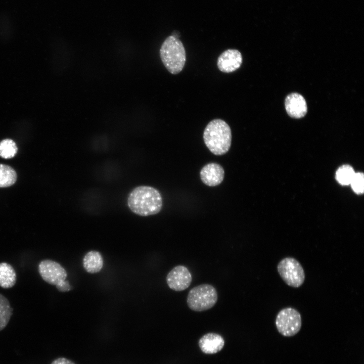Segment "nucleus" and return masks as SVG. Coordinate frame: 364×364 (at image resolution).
I'll use <instances>...</instances> for the list:
<instances>
[{
    "instance_id": "20e7f679",
    "label": "nucleus",
    "mask_w": 364,
    "mask_h": 364,
    "mask_svg": "<svg viewBox=\"0 0 364 364\" xmlns=\"http://www.w3.org/2000/svg\"><path fill=\"white\" fill-rule=\"evenodd\" d=\"M218 300L215 288L211 285L203 284L192 288L187 296L188 307L195 311H204L213 307Z\"/></svg>"
},
{
    "instance_id": "ddd939ff",
    "label": "nucleus",
    "mask_w": 364,
    "mask_h": 364,
    "mask_svg": "<svg viewBox=\"0 0 364 364\" xmlns=\"http://www.w3.org/2000/svg\"><path fill=\"white\" fill-rule=\"evenodd\" d=\"M103 260L101 254L96 251L87 252L83 259V266L89 273L95 274L99 272L102 268Z\"/></svg>"
},
{
    "instance_id": "a211bd4d",
    "label": "nucleus",
    "mask_w": 364,
    "mask_h": 364,
    "mask_svg": "<svg viewBox=\"0 0 364 364\" xmlns=\"http://www.w3.org/2000/svg\"><path fill=\"white\" fill-rule=\"evenodd\" d=\"M355 174L353 168L348 165L340 167L336 171L337 180L342 185H349Z\"/></svg>"
},
{
    "instance_id": "f257e3e1",
    "label": "nucleus",
    "mask_w": 364,
    "mask_h": 364,
    "mask_svg": "<svg viewBox=\"0 0 364 364\" xmlns=\"http://www.w3.org/2000/svg\"><path fill=\"white\" fill-rule=\"evenodd\" d=\"M127 205L133 213L141 216H148L161 211L162 198L156 189L140 186L133 189L128 195Z\"/></svg>"
},
{
    "instance_id": "f3484780",
    "label": "nucleus",
    "mask_w": 364,
    "mask_h": 364,
    "mask_svg": "<svg viewBox=\"0 0 364 364\" xmlns=\"http://www.w3.org/2000/svg\"><path fill=\"white\" fill-rule=\"evenodd\" d=\"M18 148L15 142L6 139L0 142V157L5 159L13 158L17 154Z\"/></svg>"
},
{
    "instance_id": "f8f14e48",
    "label": "nucleus",
    "mask_w": 364,
    "mask_h": 364,
    "mask_svg": "<svg viewBox=\"0 0 364 364\" xmlns=\"http://www.w3.org/2000/svg\"><path fill=\"white\" fill-rule=\"evenodd\" d=\"M224 345V340L223 337L215 333H207L199 341V346L201 350L206 354L216 353L223 348Z\"/></svg>"
},
{
    "instance_id": "6e6552de",
    "label": "nucleus",
    "mask_w": 364,
    "mask_h": 364,
    "mask_svg": "<svg viewBox=\"0 0 364 364\" xmlns=\"http://www.w3.org/2000/svg\"><path fill=\"white\" fill-rule=\"evenodd\" d=\"M166 280L171 289L175 291H181L190 286L192 277L187 267L179 265L174 267L168 273Z\"/></svg>"
},
{
    "instance_id": "dca6fc26",
    "label": "nucleus",
    "mask_w": 364,
    "mask_h": 364,
    "mask_svg": "<svg viewBox=\"0 0 364 364\" xmlns=\"http://www.w3.org/2000/svg\"><path fill=\"white\" fill-rule=\"evenodd\" d=\"M8 299L0 294V331L3 330L8 325L13 314Z\"/></svg>"
},
{
    "instance_id": "f03ea898",
    "label": "nucleus",
    "mask_w": 364,
    "mask_h": 364,
    "mask_svg": "<svg viewBox=\"0 0 364 364\" xmlns=\"http://www.w3.org/2000/svg\"><path fill=\"white\" fill-rule=\"evenodd\" d=\"M203 140L209 150L217 156L226 153L232 142L231 129L229 124L220 119L210 121L203 132Z\"/></svg>"
},
{
    "instance_id": "1a4fd4ad",
    "label": "nucleus",
    "mask_w": 364,
    "mask_h": 364,
    "mask_svg": "<svg viewBox=\"0 0 364 364\" xmlns=\"http://www.w3.org/2000/svg\"><path fill=\"white\" fill-rule=\"evenodd\" d=\"M242 61V56L240 51L235 49H228L219 56L217 65L221 72L231 73L240 68Z\"/></svg>"
},
{
    "instance_id": "6ab92c4d",
    "label": "nucleus",
    "mask_w": 364,
    "mask_h": 364,
    "mask_svg": "<svg viewBox=\"0 0 364 364\" xmlns=\"http://www.w3.org/2000/svg\"><path fill=\"white\" fill-rule=\"evenodd\" d=\"M352 190L358 194L363 192V175L361 172L355 173L350 184Z\"/></svg>"
},
{
    "instance_id": "7ed1b4c3",
    "label": "nucleus",
    "mask_w": 364,
    "mask_h": 364,
    "mask_svg": "<svg viewBox=\"0 0 364 364\" xmlns=\"http://www.w3.org/2000/svg\"><path fill=\"white\" fill-rule=\"evenodd\" d=\"M161 60L167 69L172 74L179 73L183 69L186 54L181 41L173 35L167 37L160 49Z\"/></svg>"
},
{
    "instance_id": "2eb2a0df",
    "label": "nucleus",
    "mask_w": 364,
    "mask_h": 364,
    "mask_svg": "<svg viewBox=\"0 0 364 364\" xmlns=\"http://www.w3.org/2000/svg\"><path fill=\"white\" fill-rule=\"evenodd\" d=\"M17 173L11 166L0 164V188H6L14 185L17 180Z\"/></svg>"
},
{
    "instance_id": "423d86ee",
    "label": "nucleus",
    "mask_w": 364,
    "mask_h": 364,
    "mask_svg": "<svg viewBox=\"0 0 364 364\" xmlns=\"http://www.w3.org/2000/svg\"><path fill=\"white\" fill-rule=\"evenodd\" d=\"M277 270L283 281L288 286L298 288L304 283L305 273L300 263L295 258L287 257L278 264Z\"/></svg>"
},
{
    "instance_id": "9b49d317",
    "label": "nucleus",
    "mask_w": 364,
    "mask_h": 364,
    "mask_svg": "<svg viewBox=\"0 0 364 364\" xmlns=\"http://www.w3.org/2000/svg\"><path fill=\"white\" fill-rule=\"evenodd\" d=\"M285 106L288 114L294 118L303 117L307 111V106L304 97L298 93H292L287 96Z\"/></svg>"
},
{
    "instance_id": "0eeeda50",
    "label": "nucleus",
    "mask_w": 364,
    "mask_h": 364,
    "mask_svg": "<svg viewBox=\"0 0 364 364\" xmlns=\"http://www.w3.org/2000/svg\"><path fill=\"white\" fill-rule=\"evenodd\" d=\"M276 326L278 332L285 337H291L299 332L302 326L300 313L292 307L281 309L276 318Z\"/></svg>"
},
{
    "instance_id": "4468645a",
    "label": "nucleus",
    "mask_w": 364,
    "mask_h": 364,
    "mask_svg": "<svg viewBox=\"0 0 364 364\" xmlns=\"http://www.w3.org/2000/svg\"><path fill=\"white\" fill-rule=\"evenodd\" d=\"M16 280V273L13 267L7 262L0 263V286L5 289L12 288Z\"/></svg>"
},
{
    "instance_id": "39448f33",
    "label": "nucleus",
    "mask_w": 364,
    "mask_h": 364,
    "mask_svg": "<svg viewBox=\"0 0 364 364\" xmlns=\"http://www.w3.org/2000/svg\"><path fill=\"white\" fill-rule=\"evenodd\" d=\"M38 268L42 279L49 284L55 285L59 291L64 292L72 289L68 281H66V271L59 263L44 259L39 262Z\"/></svg>"
},
{
    "instance_id": "aec40b11",
    "label": "nucleus",
    "mask_w": 364,
    "mask_h": 364,
    "mask_svg": "<svg viewBox=\"0 0 364 364\" xmlns=\"http://www.w3.org/2000/svg\"><path fill=\"white\" fill-rule=\"evenodd\" d=\"M51 364H75L72 360L65 357H59L52 361Z\"/></svg>"
},
{
    "instance_id": "9d476101",
    "label": "nucleus",
    "mask_w": 364,
    "mask_h": 364,
    "mask_svg": "<svg viewBox=\"0 0 364 364\" xmlns=\"http://www.w3.org/2000/svg\"><path fill=\"white\" fill-rule=\"evenodd\" d=\"M202 182L209 187H215L220 184L224 177V170L220 164L209 163L204 166L200 172Z\"/></svg>"
}]
</instances>
